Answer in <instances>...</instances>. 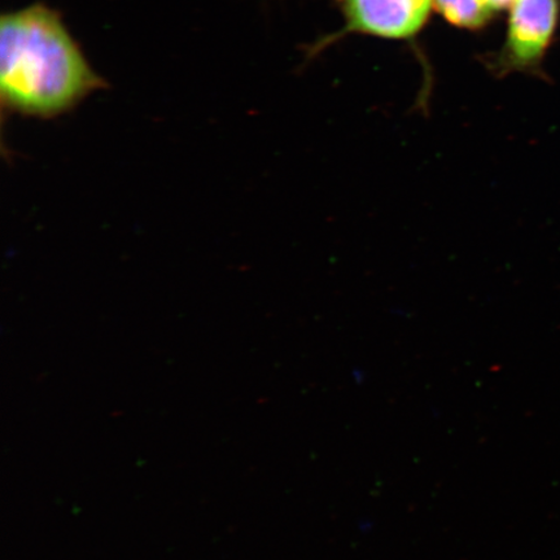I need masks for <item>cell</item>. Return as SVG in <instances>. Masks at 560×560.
<instances>
[{"label":"cell","instance_id":"277c9868","mask_svg":"<svg viewBox=\"0 0 560 560\" xmlns=\"http://www.w3.org/2000/svg\"><path fill=\"white\" fill-rule=\"evenodd\" d=\"M432 3L450 23L467 30L486 25L494 12L488 0H432Z\"/></svg>","mask_w":560,"mask_h":560},{"label":"cell","instance_id":"7a4b0ae2","mask_svg":"<svg viewBox=\"0 0 560 560\" xmlns=\"http://www.w3.org/2000/svg\"><path fill=\"white\" fill-rule=\"evenodd\" d=\"M559 11V0H516L511 5L500 73L529 72L541 65L557 30Z\"/></svg>","mask_w":560,"mask_h":560},{"label":"cell","instance_id":"5b68a950","mask_svg":"<svg viewBox=\"0 0 560 560\" xmlns=\"http://www.w3.org/2000/svg\"><path fill=\"white\" fill-rule=\"evenodd\" d=\"M494 11L505 10L508 7L513 5L516 0H488Z\"/></svg>","mask_w":560,"mask_h":560},{"label":"cell","instance_id":"3957f363","mask_svg":"<svg viewBox=\"0 0 560 560\" xmlns=\"http://www.w3.org/2000/svg\"><path fill=\"white\" fill-rule=\"evenodd\" d=\"M432 0H342L347 32L410 38L430 16Z\"/></svg>","mask_w":560,"mask_h":560},{"label":"cell","instance_id":"6da1fadb","mask_svg":"<svg viewBox=\"0 0 560 560\" xmlns=\"http://www.w3.org/2000/svg\"><path fill=\"white\" fill-rule=\"evenodd\" d=\"M104 81L44 4L7 13L0 26V93L12 114L54 118L67 114Z\"/></svg>","mask_w":560,"mask_h":560}]
</instances>
